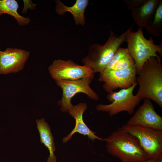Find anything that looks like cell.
<instances>
[{"label":"cell","instance_id":"obj_3","mask_svg":"<svg viewBox=\"0 0 162 162\" xmlns=\"http://www.w3.org/2000/svg\"><path fill=\"white\" fill-rule=\"evenodd\" d=\"M127 31L120 35L110 30L109 37L103 45L98 44L91 45L87 55L82 62L89 68L94 74L101 73L106 68L112 58L121 45L126 41Z\"/></svg>","mask_w":162,"mask_h":162},{"label":"cell","instance_id":"obj_20","mask_svg":"<svg viewBox=\"0 0 162 162\" xmlns=\"http://www.w3.org/2000/svg\"><path fill=\"white\" fill-rule=\"evenodd\" d=\"M145 0H124L128 8L130 10L142 4Z\"/></svg>","mask_w":162,"mask_h":162},{"label":"cell","instance_id":"obj_9","mask_svg":"<svg viewBox=\"0 0 162 162\" xmlns=\"http://www.w3.org/2000/svg\"><path fill=\"white\" fill-rule=\"evenodd\" d=\"M137 72L135 64L119 70L105 69L99 75V81L104 83L103 88L108 93L117 88L126 89L137 83Z\"/></svg>","mask_w":162,"mask_h":162},{"label":"cell","instance_id":"obj_24","mask_svg":"<svg viewBox=\"0 0 162 162\" xmlns=\"http://www.w3.org/2000/svg\"></svg>","mask_w":162,"mask_h":162},{"label":"cell","instance_id":"obj_18","mask_svg":"<svg viewBox=\"0 0 162 162\" xmlns=\"http://www.w3.org/2000/svg\"><path fill=\"white\" fill-rule=\"evenodd\" d=\"M135 64L134 61L129 53L118 62L110 70H119L128 68Z\"/></svg>","mask_w":162,"mask_h":162},{"label":"cell","instance_id":"obj_11","mask_svg":"<svg viewBox=\"0 0 162 162\" xmlns=\"http://www.w3.org/2000/svg\"><path fill=\"white\" fill-rule=\"evenodd\" d=\"M30 54L28 51L17 48L0 50V74L17 73L22 70Z\"/></svg>","mask_w":162,"mask_h":162},{"label":"cell","instance_id":"obj_14","mask_svg":"<svg viewBox=\"0 0 162 162\" xmlns=\"http://www.w3.org/2000/svg\"><path fill=\"white\" fill-rule=\"evenodd\" d=\"M89 2L88 0H76L73 5L68 7L60 0H55L56 11L59 15H63L66 12H70L76 25L84 26L85 23L84 12Z\"/></svg>","mask_w":162,"mask_h":162},{"label":"cell","instance_id":"obj_17","mask_svg":"<svg viewBox=\"0 0 162 162\" xmlns=\"http://www.w3.org/2000/svg\"><path fill=\"white\" fill-rule=\"evenodd\" d=\"M162 1L160 0L153 18L146 29L150 34L156 37L160 35L162 31Z\"/></svg>","mask_w":162,"mask_h":162},{"label":"cell","instance_id":"obj_12","mask_svg":"<svg viewBox=\"0 0 162 162\" xmlns=\"http://www.w3.org/2000/svg\"><path fill=\"white\" fill-rule=\"evenodd\" d=\"M87 107L86 103H80L73 106L68 111L69 113L75 119V125L71 132L63 138V143H65L70 140L73 134L76 133L87 136L89 139H91L92 142H94V140L96 139L100 141L104 140V139L96 136L95 134L96 133L91 130L84 122L83 114L86 110Z\"/></svg>","mask_w":162,"mask_h":162},{"label":"cell","instance_id":"obj_15","mask_svg":"<svg viewBox=\"0 0 162 162\" xmlns=\"http://www.w3.org/2000/svg\"><path fill=\"white\" fill-rule=\"evenodd\" d=\"M36 121L40 142L44 145L49 152L50 155L46 162H56L57 158L54 154L56 148L50 127L43 118L37 119Z\"/></svg>","mask_w":162,"mask_h":162},{"label":"cell","instance_id":"obj_16","mask_svg":"<svg viewBox=\"0 0 162 162\" xmlns=\"http://www.w3.org/2000/svg\"><path fill=\"white\" fill-rule=\"evenodd\" d=\"M19 5L15 0H0V17L6 14L13 17L20 26L27 25L30 22L29 18L20 15L18 12Z\"/></svg>","mask_w":162,"mask_h":162},{"label":"cell","instance_id":"obj_7","mask_svg":"<svg viewBox=\"0 0 162 162\" xmlns=\"http://www.w3.org/2000/svg\"><path fill=\"white\" fill-rule=\"evenodd\" d=\"M92 80L85 78L76 80L56 81L57 85L62 91V98L58 102L61 111L63 112H68L74 106L71 104V100L78 93H84L90 99L98 100V95L90 86Z\"/></svg>","mask_w":162,"mask_h":162},{"label":"cell","instance_id":"obj_13","mask_svg":"<svg viewBox=\"0 0 162 162\" xmlns=\"http://www.w3.org/2000/svg\"><path fill=\"white\" fill-rule=\"evenodd\" d=\"M160 0H145L131 10V16L139 27L146 29L152 20Z\"/></svg>","mask_w":162,"mask_h":162},{"label":"cell","instance_id":"obj_4","mask_svg":"<svg viewBox=\"0 0 162 162\" xmlns=\"http://www.w3.org/2000/svg\"><path fill=\"white\" fill-rule=\"evenodd\" d=\"M130 27L127 31L126 41L129 54L134 59L137 72L139 73L146 61L152 56L160 58L162 55V45L154 44L152 37L145 38L142 28H139L133 32Z\"/></svg>","mask_w":162,"mask_h":162},{"label":"cell","instance_id":"obj_5","mask_svg":"<svg viewBox=\"0 0 162 162\" xmlns=\"http://www.w3.org/2000/svg\"><path fill=\"white\" fill-rule=\"evenodd\" d=\"M121 128L137 139L149 159H158L162 155V130L127 124Z\"/></svg>","mask_w":162,"mask_h":162},{"label":"cell","instance_id":"obj_21","mask_svg":"<svg viewBox=\"0 0 162 162\" xmlns=\"http://www.w3.org/2000/svg\"><path fill=\"white\" fill-rule=\"evenodd\" d=\"M24 4L23 9L22 11V14L26 13L28 9H34L36 4L33 3L31 0H23Z\"/></svg>","mask_w":162,"mask_h":162},{"label":"cell","instance_id":"obj_6","mask_svg":"<svg viewBox=\"0 0 162 162\" xmlns=\"http://www.w3.org/2000/svg\"><path fill=\"white\" fill-rule=\"evenodd\" d=\"M137 84L136 83L128 88L108 93L107 98L111 103L108 104H98L96 106V110L106 112L110 116L123 111L127 112L129 114L133 113L136 106L142 100L133 94L134 90Z\"/></svg>","mask_w":162,"mask_h":162},{"label":"cell","instance_id":"obj_1","mask_svg":"<svg viewBox=\"0 0 162 162\" xmlns=\"http://www.w3.org/2000/svg\"><path fill=\"white\" fill-rule=\"evenodd\" d=\"M136 76L139 87L136 94L142 100L147 98L162 107V66L161 58L147 59Z\"/></svg>","mask_w":162,"mask_h":162},{"label":"cell","instance_id":"obj_8","mask_svg":"<svg viewBox=\"0 0 162 162\" xmlns=\"http://www.w3.org/2000/svg\"><path fill=\"white\" fill-rule=\"evenodd\" d=\"M49 73L56 81L76 80L89 78L93 79V71L85 65H80L70 60H55L48 68Z\"/></svg>","mask_w":162,"mask_h":162},{"label":"cell","instance_id":"obj_23","mask_svg":"<svg viewBox=\"0 0 162 162\" xmlns=\"http://www.w3.org/2000/svg\"><path fill=\"white\" fill-rule=\"evenodd\" d=\"M158 162H162V155H161L157 159Z\"/></svg>","mask_w":162,"mask_h":162},{"label":"cell","instance_id":"obj_2","mask_svg":"<svg viewBox=\"0 0 162 162\" xmlns=\"http://www.w3.org/2000/svg\"><path fill=\"white\" fill-rule=\"evenodd\" d=\"M104 140L107 152L122 162H143L149 159L137 139L121 128Z\"/></svg>","mask_w":162,"mask_h":162},{"label":"cell","instance_id":"obj_22","mask_svg":"<svg viewBox=\"0 0 162 162\" xmlns=\"http://www.w3.org/2000/svg\"><path fill=\"white\" fill-rule=\"evenodd\" d=\"M143 162H158V160L156 159H148Z\"/></svg>","mask_w":162,"mask_h":162},{"label":"cell","instance_id":"obj_19","mask_svg":"<svg viewBox=\"0 0 162 162\" xmlns=\"http://www.w3.org/2000/svg\"><path fill=\"white\" fill-rule=\"evenodd\" d=\"M129 53L127 48L120 47L112 58L106 69H111L118 62Z\"/></svg>","mask_w":162,"mask_h":162},{"label":"cell","instance_id":"obj_10","mask_svg":"<svg viewBox=\"0 0 162 162\" xmlns=\"http://www.w3.org/2000/svg\"><path fill=\"white\" fill-rule=\"evenodd\" d=\"M143 103L127 124L136 125L162 130V117L155 111L154 106L148 98L143 99Z\"/></svg>","mask_w":162,"mask_h":162}]
</instances>
